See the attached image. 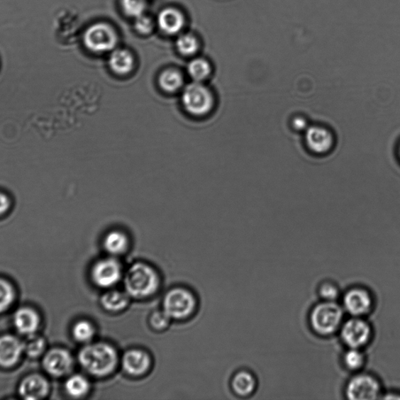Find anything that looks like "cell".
<instances>
[{"label":"cell","instance_id":"cell-34","mask_svg":"<svg viewBox=\"0 0 400 400\" xmlns=\"http://www.w3.org/2000/svg\"><path fill=\"white\" fill-rule=\"evenodd\" d=\"M310 125L309 120L303 115H296V116L291 119L290 122L291 129L296 133H304Z\"/></svg>","mask_w":400,"mask_h":400},{"label":"cell","instance_id":"cell-26","mask_svg":"<svg viewBox=\"0 0 400 400\" xmlns=\"http://www.w3.org/2000/svg\"><path fill=\"white\" fill-rule=\"evenodd\" d=\"M24 350L30 357L40 356L45 349V341L40 336L34 334L28 335V338L23 343Z\"/></svg>","mask_w":400,"mask_h":400},{"label":"cell","instance_id":"cell-11","mask_svg":"<svg viewBox=\"0 0 400 400\" xmlns=\"http://www.w3.org/2000/svg\"><path fill=\"white\" fill-rule=\"evenodd\" d=\"M121 275V265L118 260L112 258L98 261L91 271L92 280L101 288L115 286L120 281Z\"/></svg>","mask_w":400,"mask_h":400},{"label":"cell","instance_id":"cell-15","mask_svg":"<svg viewBox=\"0 0 400 400\" xmlns=\"http://www.w3.org/2000/svg\"><path fill=\"white\" fill-rule=\"evenodd\" d=\"M49 391V383L43 377L38 374L30 375L20 384V395L26 399H40Z\"/></svg>","mask_w":400,"mask_h":400},{"label":"cell","instance_id":"cell-2","mask_svg":"<svg viewBox=\"0 0 400 400\" xmlns=\"http://www.w3.org/2000/svg\"><path fill=\"white\" fill-rule=\"evenodd\" d=\"M345 311L336 301H321L315 305L309 314L310 326L313 332L321 337L332 336L343 325Z\"/></svg>","mask_w":400,"mask_h":400},{"label":"cell","instance_id":"cell-23","mask_svg":"<svg viewBox=\"0 0 400 400\" xmlns=\"http://www.w3.org/2000/svg\"><path fill=\"white\" fill-rule=\"evenodd\" d=\"M159 84L165 91L174 92L179 90L182 87V75L174 69H168L160 74Z\"/></svg>","mask_w":400,"mask_h":400},{"label":"cell","instance_id":"cell-6","mask_svg":"<svg viewBox=\"0 0 400 400\" xmlns=\"http://www.w3.org/2000/svg\"><path fill=\"white\" fill-rule=\"evenodd\" d=\"M303 134L305 148L313 156H328L335 148L336 136L325 125H310Z\"/></svg>","mask_w":400,"mask_h":400},{"label":"cell","instance_id":"cell-24","mask_svg":"<svg viewBox=\"0 0 400 400\" xmlns=\"http://www.w3.org/2000/svg\"><path fill=\"white\" fill-rule=\"evenodd\" d=\"M65 388L69 395L79 398L88 394L90 386L84 376L75 374L67 381Z\"/></svg>","mask_w":400,"mask_h":400},{"label":"cell","instance_id":"cell-13","mask_svg":"<svg viewBox=\"0 0 400 400\" xmlns=\"http://www.w3.org/2000/svg\"><path fill=\"white\" fill-rule=\"evenodd\" d=\"M151 365L150 356L140 350L126 352L122 358V367L126 373L132 376H141L149 370Z\"/></svg>","mask_w":400,"mask_h":400},{"label":"cell","instance_id":"cell-29","mask_svg":"<svg viewBox=\"0 0 400 400\" xmlns=\"http://www.w3.org/2000/svg\"><path fill=\"white\" fill-rule=\"evenodd\" d=\"M177 49L183 55L189 56L194 55L198 49L196 38L191 35H182L176 42Z\"/></svg>","mask_w":400,"mask_h":400},{"label":"cell","instance_id":"cell-5","mask_svg":"<svg viewBox=\"0 0 400 400\" xmlns=\"http://www.w3.org/2000/svg\"><path fill=\"white\" fill-rule=\"evenodd\" d=\"M184 109L194 116H204L213 109L214 99L211 91L199 82L184 89L182 96Z\"/></svg>","mask_w":400,"mask_h":400},{"label":"cell","instance_id":"cell-1","mask_svg":"<svg viewBox=\"0 0 400 400\" xmlns=\"http://www.w3.org/2000/svg\"><path fill=\"white\" fill-rule=\"evenodd\" d=\"M79 360L82 367L89 374L103 377L115 370L118 356L113 346L99 343L84 346L79 352Z\"/></svg>","mask_w":400,"mask_h":400},{"label":"cell","instance_id":"cell-22","mask_svg":"<svg viewBox=\"0 0 400 400\" xmlns=\"http://www.w3.org/2000/svg\"><path fill=\"white\" fill-rule=\"evenodd\" d=\"M343 364L346 370L358 372L366 364V357L362 350L348 348L343 356Z\"/></svg>","mask_w":400,"mask_h":400},{"label":"cell","instance_id":"cell-30","mask_svg":"<svg viewBox=\"0 0 400 400\" xmlns=\"http://www.w3.org/2000/svg\"><path fill=\"white\" fill-rule=\"evenodd\" d=\"M14 299V291L11 284L0 279V313L9 309Z\"/></svg>","mask_w":400,"mask_h":400},{"label":"cell","instance_id":"cell-31","mask_svg":"<svg viewBox=\"0 0 400 400\" xmlns=\"http://www.w3.org/2000/svg\"><path fill=\"white\" fill-rule=\"evenodd\" d=\"M123 9L130 17L137 18L143 14L145 0H121Z\"/></svg>","mask_w":400,"mask_h":400},{"label":"cell","instance_id":"cell-19","mask_svg":"<svg viewBox=\"0 0 400 400\" xmlns=\"http://www.w3.org/2000/svg\"><path fill=\"white\" fill-rule=\"evenodd\" d=\"M233 389L240 396H248L255 391L257 386L255 376L246 371L237 373L233 379Z\"/></svg>","mask_w":400,"mask_h":400},{"label":"cell","instance_id":"cell-16","mask_svg":"<svg viewBox=\"0 0 400 400\" xmlns=\"http://www.w3.org/2000/svg\"><path fill=\"white\" fill-rule=\"evenodd\" d=\"M14 325L22 334H33L40 325V317L35 311L26 307L15 313Z\"/></svg>","mask_w":400,"mask_h":400},{"label":"cell","instance_id":"cell-25","mask_svg":"<svg viewBox=\"0 0 400 400\" xmlns=\"http://www.w3.org/2000/svg\"><path fill=\"white\" fill-rule=\"evenodd\" d=\"M188 72L194 82H201L211 73V65L204 59L198 58L191 61L188 67Z\"/></svg>","mask_w":400,"mask_h":400},{"label":"cell","instance_id":"cell-3","mask_svg":"<svg viewBox=\"0 0 400 400\" xmlns=\"http://www.w3.org/2000/svg\"><path fill=\"white\" fill-rule=\"evenodd\" d=\"M159 284V276L155 269L144 263H137L130 267L125 277L127 294L136 299L155 294Z\"/></svg>","mask_w":400,"mask_h":400},{"label":"cell","instance_id":"cell-10","mask_svg":"<svg viewBox=\"0 0 400 400\" xmlns=\"http://www.w3.org/2000/svg\"><path fill=\"white\" fill-rule=\"evenodd\" d=\"M84 41L89 50L96 52H104L114 48L117 44L118 37L110 26L98 23L87 29L84 33Z\"/></svg>","mask_w":400,"mask_h":400},{"label":"cell","instance_id":"cell-9","mask_svg":"<svg viewBox=\"0 0 400 400\" xmlns=\"http://www.w3.org/2000/svg\"><path fill=\"white\" fill-rule=\"evenodd\" d=\"M196 307V299L187 289L177 288L171 290L164 300V311L168 316L174 319H183L189 316Z\"/></svg>","mask_w":400,"mask_h":400},{"label":"cell","instance_id":"cell-33","mask_svg":"<svg viewBox=\"0 0 400 400\" xmlns=\"http://www.w3.org/2000/svg\"><path fill=\"white\" fill-rule=\"evenodd\" d=\"M135 28L138 32L143 34H148L153 28L152 21L150 17L145 16V15L142 14L140 16L136 18Z\"/></svg>","mask_w":400,"mask_h":400},{"label":"cell","instance_id":"cell-18","mask_svg":"<svg viewBox=\"0 0 400 400\" xmlns=\"http://www.w3.org/2000/svg\"><path fill=\"white\" fill-rule=\"evenodd\" d=\"M111 70L118 74H127L133 71L134 59L132 53L126 50H117L111 53L109 59Z\"/></svg>","mask_w":400,"mask_h":400},{"label":"cell","instance_id":"cell-36","mask_svg":"<svg viewBox=\"0 0 400 400\" xmlns=\"http://www.w3.org/2000/svg\"><path fill=\"white\" fill-rule=\"evenodd\" d=\"M397 155H398V157H399V160H400V143H399V144L398 145Z\"/></svg>","mask_w":400,"mask_h":400},{"label":"cell","instance_id":"cell-8","mask_svg":"<svg viewBox=\"0 0 400 400\" xmlns=\"http://www.w3.org/2000/svg\"><path fill=\"white\" fill-rule=\"evenodd\" d=\"M345 313L351 317L365 318L370 314L374 306V299L370 290L362 287H353L342 297Z\"/></svg>","mask_w":400,"mask_h":400},{"label":"cell","instance_id":"cell-12","mask_svg":"<svg viewBox=\"0 0 400 400\" xmlns=\"http://www.w3.org/2000/svg\"><path fill=\"white\" fill-rule=\"evenodd\" d=\"M43 365L46 372L53 376H62L72 371L73 359L65 350L55 349L45 355Z\"/></svg>","mask_w":400,"mask_h":400},{"label":"cell","instance_id":"cell-14","mask_svg":"<svg viewBox=\"0 0 400 400\" xmlns=\"http://www.w3.org/2000/svg\"><path fill=\"white\" fill-rule=\"evenodd\" d=\"M24 351L23 343L16 337L4 335L0 337V365L11 367L16 364Z\"/></svg>","mask_w":400,"mask_h":400},{"label":"cell","instance_id":"cell-20","mask_svg":"<svg viewBox=\"0 0 400 400\" xmlns=\"http://www.w3.org/2000/svg\"><path fill=\"white\" fill-rule=\"evenodd\" d=\"M104 245L106 250L111 255H120L127 250L128 238L120 230H112L105 237Z\"/></svg>","mask_w":400,"mask_h":400},{"label":"cell","instance_id":"cell-27","mask_svg":"<svg viewBox=\"0 0 400 400\" xmlns=\"http://www.w3.org/2000/svg\"><path fill=\"white\" fill-rule=\"evenodd\" d=\"M73 334L77 340L87 343L91 340L95 335V328L87 321L77 323L73 328Z\"/></svg>","mask_w":400,"mask_h":400},{"label":"cell","instance_id":"cell-4","mask_svg":"<svg viewBox=\"0 0 400 400\" xmlns=\"http://www.w3.org/2000/svg\"><path fill=\"white\" fill-rule=\"evenodd\" d=\"M383 394L381 381L371 373L357 372L345 387V397L350 400H374Z\"/></svg>","mask_w":400,"mask_h":400},{"label":"cell","instance_id":"cell-28","mask_svg":"<svg viewBox=\"0 0 400 400\" xmlns=\"http://www.w3.org/2000/svg\"><path fill=\"white\" fill-rule=\"evenodd\" d=\"M318 296L324 301H336L340 297V290L333 282H323L318 287Z\"/></svg>","mask_w":400,"mask_h":400},{"label":"cell","instance_id":"cell-21","mask_svg":"<svg viewBox=\"0 0 400 400\" xmlns=\"http://www.w3.org/2000/svg\"><path fill=\"white\" fill-rule=\"evenodd\" d=\"M129 303V295L120 291H107L101 299V304L106 311L118 312L125 309Z\"/></svg>","mask_w":400,"mask_h":400},{"label":"cell","instance_id":"cell-35","mask_svg":"<svg viewBox=\"0 0 400 400\" xmlns=\"http://www.w3.org/2000/svg\"><path fill=\"white\" fill-rule=\"evenodd\" d=\"M11 207V198L5 192L0 191V216L9 212Z\"/></svg>","mask_w":400,"mask_h":400},{"label":"cell","instance_id":"cell-32","mask_svg":"<svg viewBox=\"0 0 400 400\" xmlns=\"http://www.w3.org/2000/svg\"><path fill=\"white\" fill-rule=\"evenodd\" d=\"M171 319L165 311H157L152 315L150 322L153 328L162 330L168 326Z\"/></svg>","mask_w":400,"mask_h":400},{"label":"cell","instance_id":"cell-17","mask_svg":"<svg viewBox=\"0 0 400 400\" xmlns=\"http://www.w3.org/2000/svg\"><path fill=\"white\" fill-rule=\"evenodd\" d=\"M158 24L167 34L178 33L184 26L183 15L173 9H165L159 14Z\"/></svg>","mask_w":400,"mask_h":400},{"label":"cell","instance_id":"cell-7","mask_svg":"<svg viewBox=\"0 0 400 400\" xmlns=\"http://www.w3.org/2000/svg\"><path fill=\"white\" fill-rule=\"evenodd\" d=\"M340 334L346 348L363 350L372 340L373 329L365 318L351 317L343 321Z\"/></svg>","mask_w":400,"mask_h":400}]
</instances>
